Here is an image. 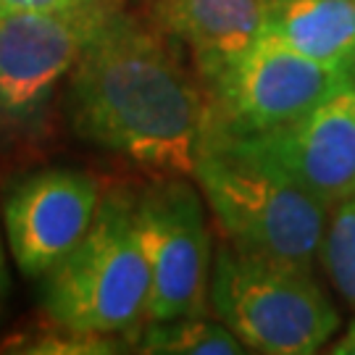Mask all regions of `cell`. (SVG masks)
<instances>
[{
    "label": "cell",
    "instance_id": "1",
    "mask_svg": "<svg viewBox=\"0 0 355 355\" xmlns=\"http://www.w3.org/2000/svg\"><path fill=\"white\" fill-rule=\"evenodd\" d=\"M66 114L76 137L92 148L155 177H192L205 89L177 42L119 3L69 76Z\"/></svg>",
    "mask_w": 355,
    "mask_h": 355
},
{
    "label": "cell",
    "instance_id": "2",
    "mask_svg": "<svg viewBox=\"0 0 355 355\" xmlns=\"http://www.w3.org/2000/svg\"><path fill=\"white\" fill-rule=\"evenodd\" d=\"M40 305L55 324L124 334L135 343L148 321L150 268L135 218V190L103 192L85 237L40 277Z\"/></svg>",
    "mask_w": 355,
    "mask_h": 355
},
{
    "label": "cell",
    "instance_id": "3",
    "mask_svg": "<svg viewBox=\"0 0 355 355\" xmlns=\"http://www.w3.org/2000/svg\"><path fill=\"white\" fill-rule=\"evenodd\" d=\"M208 305L250 353L313 355L340 331V311L313 268L229 242L214 255Z\"/></svg>",
    "mask_w": 355,
    "mask_h": 355
},
{
    "label": "cell",
    "instance_id": "4",
    "mask_svg": "<svg viewBox=\"0 0 355 355\" xmlns=\"http://www.w3.org/2000/svg\"><path fill=\"white\" fill-rule=\"evenodd\" d=\"M192 179L224 242L245 253L313 268L329 221L324 203L277 171L221 145H200Z\"/></svg>",
    "mask_w": 355,
    "mask_h": 355
},
{
    "label": "cell",
    "instance_id": "5",
    "mask_svg": "<svg viewBox=\"0 0 355 355\" xmlns=\"http://www.w3.org/2000/svg\"><path fill=\"white\" fill-rule=\"evenodd\" d=\"M353 82L350 71L316 64L261 35L214 87L205 89L200 142L240 140L284 127Z\"/></svg>",
    "mask_w": 355,
    "mask_h": 355
},
{
    "label": "cell",
    "instance_id": "6",
    "mask_svg": "<svg viewBox=\"0 0 355 355\" xmlns=\"http://www.w3.org/2000/svg\"><path fill=\"white\" fill-rule=\"evenodd\" d=\"M116 6L119 0L74 13L0 8V142L35 140L45 132L58 89Z\"/></svg>",
    "mask_w": 355,
    "mask_h": 355
},
{
    "label": "cell",
    "instance_id": "7",
    "mask_svg": "<svg viewBox=\"0 0 355 355\" xmlns=\"http://www.w3.org/2000/svg\"><path fill=\"white\" fill-rule=\"evenodd\" d=\"M135 218L148 268V321L208 313L211 229L205 200L184 177H155L135 190Z\"/></svg>",
    "mask_w": 355,
    "mask_h": 355
},
{
    "label": "cell",
    "instance_id": "8",
    "mask_svg": "<svg viewBox=\"0 0 355 355\" xmlns=\"http://www.w3.org/2000/svg\"><path fill=\"white\" fill-rule=\"evenodd\" d=\"M221 145L277 171L327 208L355 198V82L290 124Z\"/></svg>",
    "mask_w": 355,
    "mask_h": 355
},
{
    "label": "cell",
    "instance_id": "9",
    "mask_svg": "<svg viewBox=\"0 0 355 355\" xmlns=\"http://www.w3.org/2000/svg\"><path fill=\"white\" fill-rule=\"evenodd\" d=\"M101 182L85 168L48 166L19 179L0 205L13 263L40 279L85 237L101 205Z\"/></svg>",
    "mask_w": 355,
    "mask_h": 355
},
{
    "label": "cell",
    "instance_id": "10",
    "mask_svg": "<svg viewBox=\"0 0 355 355\" xmlns=\"http://www.w3.org/2000/svg\"><path fill=\"white\" fill-rule=\"evenodd\" d=\"M266 0H153L150 19L214 87L263 35Z\"/></svg>",
    "mask_w": 355,
    "mask_h": 355
},
{
    "label": "cell",
    "instance_id": "11",
    "mask_svg": "<svg viewBox=\"0 0 355 355\" xmlns=\"http://www.w3.org/2000/svg\"><path fill=\"white\" fill-rule=\"evenodd\" d=\"M263 35L316 64H355V0H266Z\"/></svg>",
    "mask_w": 355,
    "mask_h": 355
},
{
    "label": "cell",
    "instance_id": "12",
    "mask_svg": "<svg viewBox=\"0 0 355 355\" xmlns=\"http://www.w3.org/2000/svg\"><path fill=\"white\" fill-rule=\"evenodd\" d=\"M135 353L145 355H242L248 353L237 334L224 321L203 316H179L145 321L132 343Z\"/></svg>",
    "mask_w": 355,
    "mask_h": 355
},
{
    "label": "cell",
    "instance_id": "13",
    "mask_svg": "<svg viewBox=\"0 0 355 355\" xmlns=\"http://www.w3.org/2000/svg\"><path fill=\"white\" fill-rule=\"evenodd\" d=\"M132 343L124 334H103V331L74 329L55 324L48 318L42 329H32L6 340L0 353L21 355H114L129 353Z\"/></svg>",
    "mask_w": 355,
    "mask_h": 355
},
{
    "label": "cell",
    "instance_id": "14",
    "mask_svg": "<svg viewBox=\"0 0 355 355\" xmlns=\"http://www.w3.org/2000/svg\"><path fill=\"white\" fill-rule=\"evenodd\" d=\"M318 261L340 297L355 311V198L329 211Z\"/></svg>",
    "mask_w": 355,
    "mask_h": 355
},
{
    "label": "cell",
    "instance_id": "15",
    "mask_svg": "<svg viewBox=\"0 0 355 355\" xmlns=\"http://www.w3.org/2000/svg\"><path fill=\"white\" fill-rule=\"evenodd\" d=\"M114 0H0L3 11H35V13H74L95 11Z\"/></svg>",
    "mask_w": 355,
    "mask_h": 355
},
{
    "label": "cell",
    "instance_id": "16",
    "mask_svg": "<svg viewBox=\"0 0 355 355\" xmlns=\"http://www.w3.org/2000/svg\"><path fill=\"white\" fill-rule=\"evenodd\" d=\"M6 232H3V214H0V318L8 300V263H6Z\"/></svg>",
    "mask_w": 355,
    "mask_h": 355
},
{
    "label": "cell",
    "instance_id": "17",
    "mask_svg": "<svg viewBox=\"0 0 355 355\" xmlns=\"http://www.w3.org/2000/svg\"><path fill=\"white\" fill-rule=\"evenodd\" d=\"M329 353L331 355H355V318L345 327V331L337 337V340H331Z\"/></svg>",
    "mask_w": 355,
    "mask_h": 355
},
{
    "label": "cell",
    "instance_id": "18",
    "mask_svg": "<svg viewBox=\"0 0 355 355\" xmlns=\"http://www.w3.org/2000/svg\"><path fill=\"white\" fill-rule=\"evenodd\" d=\"M350 76H353V79H355V64H353V69H350Z\"/></svg>",
    "mask_w": 355,
    "mask_h": 355
}]
</instances>
